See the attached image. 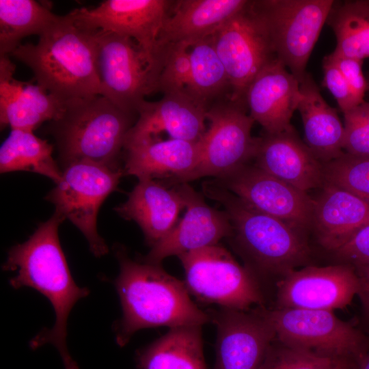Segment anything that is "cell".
Wrapping results in <instances>:
<instances>
[{"instance_id": "cell-31", "label": "cell", "mask_w": 369, "mask_h": 369, "mask_svg": "<svg viewBox=\"0 0 369 369\" xmlns=\"http://www.w3.org/2000/svg\"><path fill=\"white\" fill-rule=\"evenodd\" d=\"M326 23L336 38L334 54L369 58V1H335Z\"/></svg>"}, {"instance_id": "cell-10", "label": "cell", "mask_w": 369, "mask_h": 369, "mask_svg": "<svg viewBox=\"0 0 369 369\" xmlns=\"http://www.w3.org/2000/svg\"><path fill=\"white\" fill-rule=\"evenodd\" d=\"M123 174L122 169L89 161L72 162L64 166L61 180L46 196L55 206V213L81 232L96 257L109 251L97 230L98 213L105 199L117 189Z\"/></svg>"}, {"instance_id": "cell-2", "label": "cell", "mask_w": 369, "mask_h": 369, "mask_svg": "<svg viewBox=\"0 0 369 369\" xmlns=\"http://www.w3.org/2000/svg\"><path fill=\"white\" fill-rule=\"evenodd\" d=\"M115 255L120 273L114 285L122 308V318L114 325L118 345L124 346L142 329L210 322L208 312L191 299L184 282L168 274L161 264L134 260L123 247H117Z\"/></svg>"}, {"instance_id": "cell-39", "label": "cell", "mask_w": 369, "mask_h": 369, "mask_svg": "<svg viewBox=\"0 0 369 369\" xmlns=\"http://www.w3.org/2000/svg\"><path fill=\"white\" fill-rule=\"evenodd\" d=\"M359 282L357 295L365 314L369 317V265L355 269Z\"/></svg>"}, {"instance_id": "cell-32", "label": "cell", "mask_w": 369, "mask_h": 369, "mask_svg": "<svg viewBox=\"0 0 369 369\" xmlns=\"http://www.w3.org/2000/svg\"><path fill=\"white\" fill-rule=\"evenodd\" d=\"M325 182L344 189L369 205V157L344 152L323 164Z\"/></svg>"}, {"instance_id": "cell-8", "label": "cell", "mask_w": 369, "mask_h": 369, "mask_svg": "<svg viewBox=\"0 0 369 369\" xmlns=\"http://www.w3.org/2000/svg\"><path fill=\"white\" fill-rule=\"evenodd\" d=\"M93 36L101 95L122 111L137 114L145 97L158 92L161 71L133 39L101 30L93 31Z\"/></svg>"}, {"instance_id": "cell-7", "label": "cell", "mask_w": 369, "mask_h": 369, "mask_svg": "<svg viewBox=\"0 0 369 369\" xmlns=\"http://www.w3.org/2000/svg\"><path fill=\"white\" fill-rule=\"evenodd\" d=\"M276 340L292 348L357 365L369 349L366 337L328 310L268 309Z\"/></svg>"}, {"instance_id": "cell-12", "label": "cell", "mask_w": 369, "mask_h": 369, "mask_svg": "<svg viewBox=\"0 0 369 369\" xmlns=\"http://www.w3.org/2000/svg\"><path fill=\"white\" fill-rule=\"evenodd\" d=\"M333 0H260L277 58L300 83Z\"/></svg>"}, {"instance_id": "cell-18", "label": "cell", "mask_w": 369, "mask_h": 369, "mask_svg": "<svg viewBox=\"0 0 369 369\" xmlns=\"http://www.w3.org/2000/svg\"><path fill=\"white\" fill-rule=\"evenodd\" d=\"M207 110L187 91L164 93L157 101L144 100L137 108L138 118L126 135L124 148L159 139L163 132L171 139L199 141L207 129Z\"/></svg>"}, {"instance_id": "cell-21", "label": "cell", "mask_w": 369, "mask_h": 369, "mask_svg": "<svg viewBox=\"0 0 369 369\" xmlns=\"http://www.w3.org/2000/svg\"><path fill=\"white\" fill-rule=\"evenodd\" d=\"M16 66L8 55L0 56V123L1 128L33 131L46 121L57 120L64 102L38 83L14 77Z\"/></svg>"}, {"instance_id": "cell-25", "label": "cell", "mask_w": 369, "mask_h": 369, "mask_svg": "<svg viewBox=\"0 0 369 369\" xmlns=\"http://www.w3.org/2000/svg\"><path fill=\"white\" fill-rule=\"evenodd\" d=\"M247 0H181L175 1L158 39L159 49L186 43L190 46L211 36L247 4Z\"/></svg>"}, {"instance_id": "cell-15", "label": "cell", "mask_w": 369, "mask_h": 369, "mask_svg": "<svg viewBox=\"0 0 369 369\" xmlns=\"http://www.w3.org/2000/svg\"><path fill=\"white\" fill-rule=\"evenodd\" d=\"M219 307L208 313L217 327L214 369H260L276 334L265 312Z\"/></svg>"}, {"instance_id": "cell-24", "label": "cell", "mask_w": 369, "mask_h": 369, "mask_svg": "<svg viewBox=\"0 0 369 369\" xmlns=\"http://www.w3.org/2000/svg\"><path fill=\"white\" fill-rule=\"evenodd\" d=\"M313 199L312 227L318 243L333 252L369 223V205L333 184L324 182Z\"/></svg>"}, {"instance_id": "cell-41", "label": "cell", "mask_w": 369, "mask_h": 369, "mask_svg": "<svg viewBox=\"0 0 369 369\" xmlns=\"http://www.w3.org/2000/svg\"><path fill=\"white\" fill-rule=\"evenodd\" d=\"M328 369H351V365L344 361H336Z\"/></svg>"}, {"instance_id": "cell-35", "label": "cell", "mask_w": 369, "mask_h": 369, "mask_svg": "<svg viewBox=\"0 0 369 369\" xmlns=\"http://www.w3.org/2000/svg\"><path fill=\"white\" fill-rule=\"evenodd\" d=\"M344 115V152L369 157V101H364Z\"/></svg>"}, {"instance_id": "cell-27", "label": "cell", "mask_w": 369, "mask_h": 369, "mask_svg": "<svg viewBox=\"0 0 369 369\" xmlns=\"http://www.w3.org/2000/svg\"><path fill=\"white\" fill-rule=\"evenodd\" d=\"M138 369H207L202 326L169 329L163 336L136 352Z\"/></svg>"}, {"instance_id": "cell-13", "label": "cell", "mask_w": 369, "mask_h": 369, "mask_svg": "<svg viewBox=\"0 0 369 369\" xmlns=\"http://www.w3.org/2000/svg\"><path fill=\"white\" fill-rule=\"evenodd\" d=\"M174 1L106 0L92 8H81L66 15L89 31L101 30L135 40L161 72L163 55L158 39Z\"/></svg>"}, {"instance_id": "cell-20", "label": "cell", "mask_w": 369, "mask_h": 369, "mask_svg": "<svg viewBox=\"0 0 369 369\" xmlns=\"http://www.w3.org/2000/svg\"><path fill=\"white\" fill-rule=\"evenodd\" d=\"M301 98L299 81L277 58L256 76L245 93L250 116L269 134L292 127L290 120Z\"/></svg>"}, {"instance_id": "cell-4", "label": "cell", "mask_w": 369, "mask_h": 369, "mask_svg": "<svg viewBox=\"0 0 369 369\" xmlns=\"http://www.w3.org/2000/svg\"><path fill=\"white\" fill-rule=\"evenodd\" d=\"M10 55L29 67L37 83L64 102L101 95L93 31L66 14L40 35L36 44H20Z\"/></svg>"}, {"instance_id": "cell-1", "label": "cell", "mask_w": 369, "mask_h": 369, "mask_svg": "<svg viewBox=\"0 0 369 369\" xmlns=\"http://www.w3.org/2000/svg\"><path fill=\"white\" fill-rule=\"evenodd\" d=\"M64 220L54 213L25 242L10 249L2 269L16 272L9 281L13 288H32L44 295L53 307V328L42 329L30 341V347L36 349L51 344L58 351L65 369H79L66 346L67 322L75 303L87 297L90 290L77 285L61 247L58 228Z\"/></svg>"}, {"instance_id": "cell-5", "label": "cell", "mask_w": 369, "mask_h": 369, "mask_svg": "<svg viewBox=\"0 0 369 369\" xmlns=\"http://www.w3.org/2000/svg\"><path fill=\"white\" fill-rule=\"evenodd\" d=\"M134 115L100 94L64 101L60 116L50 122L64 166L89 161L120 169L119 156Z\"/></svg>"}, {"instance_id": "cell-33", "label": "cell", "mask_w": 369, "mask_h": 369, "mask_svg": "<svg viewBox=\"0 0 369 369\" xmlns=\"http://www.w3.org/2000/svg\"><path fill=\"white\" fill-rule=\"evenodd\" d=\"M189 48L188 44L177 43L163 49V65L158 91L163 94L186 91L191 70Z\"/></svg>"}, {"instance_id": "cell-16", "label": "cell", "mask_w": 369, "mask_h": 369, "mask_svg": "<svg viewBox=\"0 0 369 369\" xmlns=\"http://www.w3.org/2000/svg\"><path fill=\"white\" fill-rule=\"evenodd\" d=\"M277 308L333 311L349 305L357 295L359 282L355 269L340 263L295 269L276 284Z\"/></svg>"}, {"instance_id": "cell-9", "label": "cell", "mask_w": 369, "mask_h": 369, "mask_svg": "<svg viewBox=\"0 0 369 369\" xmlns=\"http://www.w3.org/2000/svg\"><path fill=\"white\" fill-rule=\"evenodd\" d=\"M208 38L226 68L230 85V98L245 100L250 83L277 58L266 20L256 1H248Z\"/></svg>"}, {"instance_id": "cell-29", "label": "cell", "mask_w": 369, "mask_h": 369, "mask_svg": "<svg viewBox=\"0 0 369 369\" xmlns=\"http://www.w3.org/2000/svg\"><path fill=\"white\" fill-rule=\"evenodd\" d=\"M59 17L36 1L0 0V56H9L24 38L39 36Z\"/></svg>"}, {"instance_id": "cell-28", "label": "cell", "mask_w": 369, "mask_h": 369, "mask_svg": "<svg viewBox=\"0 0 369 369\" xmlns=\"http://www.w3.org/2000/svg\"><path fill=\"white\" fill-rule=\"evenodd\" d=\"M53 146L33 131L11 129L0 148V172H30L48 177L57 184L62 172L53 157Z\"/></svg>"}, {"instance_id": "cell-6", "label": "cell", "mask_w": 369, "mask_h": 369, "mask_svg": "<svg viewBox=\"0 0 369 369\" xmlns=\"http://www.w3.org/2000/svg\"><path fill=\"white\" fill-rule=\"evenodd\" d=\"M178 258L184 270L186 287L198 301L244 311L252 305L266 308L258 280L225 247L217 244Z\"/></svg>"}, {"instance_id": "cell-36", "label": "cell", "mask_w": 369, "mask_h": 369, "mask_svg": "<svg viewBox=\"0 0 369 369\" xmlns=\"http://www.w3.org/2000/svg\"><path fill=\"white\" fill-rule=\"evenodd\" d=\"M333 254L340 263L350 264L355 269L369 265V223L358 230Z\"/></svg>"}, {"instance_id": "cell-23", "label": "cell", "mask_w": 369, "mask_h": 369, "mask_svg": "<svg viewBox=\"0 0 369 369\" xmlns=\"http://www.w3.org/2000/svg\"><path fill=\"white\" fill-rule=\"evenodd\" d=\"M124 174L138 180L168 178L175 184L186 183L200 160V144L180 139L149 140L124 148Z\"/></svg>"}, {"instance_id": "cell-38", "label": "cell", "mask_w": 369, "mask_h": 369, "mask_svg": "<svg viewBox=\"0 0 369 369\" xmlns=\"http://www.w3.org/2000/svg\"><path fill=\"white\" fill-rule=\"evenodd\" d=\"M329 55L348 84L355 104L363 102L368 90V81L362 71L363 60L338 55L333 52Z\"/></svg>"}, {"instance_id": "cell-19", "label": "cell", "mask_w": 369, "mask_h": 369, "mask_svg": "<svg viewBox=\"0 0 369 369\" xmlns=\"http://www.w3.org/2000/svg\"><path fill=\"white\" fill-rule=\"evenodd\" d=\"M255 166L308 193L324 182L323 164L297 135L292 126L258 137L253 158Z\"/></svg>"}, {"instance_id": "cell-30", "label": "cell", "mask_w": 369, "mask_h": 369, "mask_svg": "<svg viewBox=\"0 0 369 369\" xmlns=\"http://www.w3.org/2000/svg\"><path fill=\"white\" fill-rule=\"evenodd\" d=\"M191 77L186 91L208 109L213 103L230 96L226 68L210 38L197 41L189 48Z\"/></svg>"}, {"instance_id": "cell-40", "label": "cell", "mask_w": 369, "mask_h": 369, "mask_svg": "<svg viewBox=\"0 0 369 369\" xmlns=\"http://www.w3.org/2000/svg\"><path fill=\"white\" fill-rule=\"evenodd\" d=\"M355 369H369V349L357 362Z\"/></svg>"}, {"instance_id": "cell-22", "label": "cell", "mask_w": 369, "mask_h": 369, "mask_svg": "<svg viewBox=\"0 0 369 369\" xmlns=\"http://www.w3.org/2000/svg\"><path fill=\"white\" fill-rule=\"evenodd\" d=\"M184 208V200L176 185L168 189L154 179H144L114 210L122 218L135 221L152 247L173 230Z\"/></svg>"}, {"instance_id": "cell-37", "label": "cell", "mask_w": 369, "mask_h": 369, "mask_svg": "<svg viewBox=\"0 0 369 369\" xmlns=\"http://www.w3.org/2000/svg\"><path fill=\"white\" fill-rule=\"evenodd\" d=\"M322 65L324 72L322 85L336 98L342 113L356 107L348 84L329 55L324 57Z\"/></svg>"}, {"instance_id": "cell-3", "label": "cell", "mask_w": 369, "mask_h": 369, "mask_svg": "<svg viewBox=\"0 0 369 369\" xmlns=\"http://www.w3.org/2000/svg\"><path fill=\"white\" fill-rule=\"evenodd\" d=\"M205 196L220 204L232 228L230 238L262 286V279L281 276L307 263L310 249L303 232L247 204L214 180L202 184Z\"/></svg>"}, {"instance_id": "cell-42", "label": "cell", "mask_w": 369, "mask_h": 369, "mask_svg": "<svg viewBox=\"0 0 369 369\" xmlns=\"http://www.w3.org/2000/svg\"><path fill=\"white\" fill-rule=\"evenodd\" d=\"M367 81H368V90H369V77L367 79Z\"/></svg>"}, {"instance_id": "cell-11", "label": "cell", "mask_w": 369, "mask_h": 369, "mask_svg": "<svg viewBox=\"0 0 369 369\" xmlns=\"http://www.w3.org/2000/svg\"><path fill=\"white\" fill-rule=\"evenodd\" d=\"M245 104L246 100L228 97L208 109V127L200 141V163L187 183L206 176H223L253 160L258 137L251 136L255 121L247 113Z\"/></svg>"}, {"instance_id": "cell-34", "label": "cell", "mask_w": 369, "mask_h": 369, "mask_svg": "<svg viewBox=\"0 0 369 369\" xmlns=\"http://www.w3.org/2000/svg\"><path fill=\"white\" fill-rule=\"evenodd\" d=\"M334 361L330 358L290 347L275 339L260 369H328Z\"/></svg>"}, {"instance_id": "cell-26", "label": "cell", "mask_w": 369, "mask_h": 369, "mask_svg": "<svg viewBox=\"0 0 369 369\" xmlns=\"http://www.w3.org/2000/svg\"><path fill=\"white\" fill-rule=\"evenodd\" d=\"M301 98L297 110L301 116L304 142L323 164L344 152V128L336 109L322 96L320 89L310 73L299 83Z\"/></svg>"}, {"instance_id": "cell-14", "label": "cell", "mask_w": 369, "mask_h": 369, "mask_svg": "<svg viewBox=\"0 0 369 369\" xmlns=\"http://www.w3.org/2000/svg\"><path fill=\"white\" fill-rule=\"evenodd\" d=\"M213 180L256 210L303 232L312 226L314 201L308 193L253 164Z\"/></svg>"}, {"instance_id": "cell-17", "label": "cell", "mask_w": 369, "mask_h": 369, "mask_svg": "<svg viewBox=\"0 0 369 369\" xmlns=\"http://www.w3.org/2000/svg\"><path fill=\"white\" fill-rule=\"evenodd\" d=\"M176 186L184 200L186 213L173 230L142 258L146 262L161 264L167 257L217 245L232 234V225L224 210L210 206L203 195L188 183Z\"/></svg>"}]
</instances>
